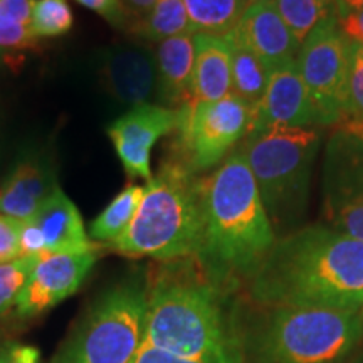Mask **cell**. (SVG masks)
<instances>
[{"mask_svg": "<svg viewBox=\"0 0 363 363\" xmlns=\"http://www.w3.org/2000/svg\"><path fill=\"white\" fill-rule=\"evenodd\" d=\"M353 40L342 33L337 13L311 30L296 65L315 108L316 125H340L350 118Z\"/></svg>", "mask_w": 363, "mask_h": 363, "instance_id": "cell-8", "label": "cell"}, {"mask_svg": "<svg viewBox=\"0 0 363 363\" xmlns=\"http://www.w3.org/2000/svg\"><path fill=\"white\" fill-rule=\"evenodd\" d=\"M44 240V252H86L94 251L86 234L78 207L57 189L30 217Z\"/></svg>", "mask_w": 363, "mask_h": 363, "instance_id": "cell-17", "label": "cell"}, {"mask_svg": "<svg viewBox=\"0 0 363 363\" xmlns=\"http://www.w3.org/2000/svg\"><path fill=\"white\" fill-rule=\"evenodd\" d=\"M230 34L256 54L269 72L296 61L301 48L279 16L274 0L251 4Z\"/></svg>", "mask_w": 363, "mask_h": 363, "instance_id": "cell-14", "label": "cell"}, {"mask_svg": "<svg viewBox=\"0 0 363 363\" xmlns=\"http://www.w3.org/2000/svg\"><path fill=\"white\" fill-rule=\"evenodd\" d=\"M202 239L201 180L184 163L172 162L148 180L133 220L111 246L125 256L174 261L197 257Z\"/></svg>", "mask_w": 363, "mask_h": 363, "instance_id": "cell-4", "label": "cell"}, {"mask_svg": "<svg viewBox=\"0 0 363 363\" xmlns=\"http://www.w3.org/2000/svg\"><path fill=\"white\" fill-rule=\"evenodd\" d=\"M337 128L355 135L357 138H360L363 142V120H353V118H350V120H345L343 123H340Z\"/></svg>", "mask_w": 363, "mask_h": 363, "instance_id": "cell-37", "label": "cell"}, {"mask_svg": "<svg viewBox=\"0 0 363 363\" xmlns=\"http://www.w3.org/2000/svg\"><path fill=\"white\" fill-rule=\"evenodd\" d=\"M130 363H201V362H194V360H187V358L175 357L169 352L158 350L155 347H150V345L143 343L142 348H140L138 353H136L135 358Z\"/></svg>", "mask_w": 363, "mask_h": 363, "instance_id": "cell-33", "label": "cell"}, {"mask_svg": "<svg viewBox=\"0 0 363 363\" xmlns=\"http://www.w3.org/2000/svg\"><path fill=\"white\" fill-rule=\"evenodd\" d=\"M363 337L360 313L331 308H272L246 338L251 363H342Z\"/></svg>", "mask_w": 363, "mask_h": 363, "instance_id": "cell-5", "label": "cell"}, {"mask_svg": "<svg viewBox=\"0 0 363 363\" xmlns=\"http://www.w3.org/2000/svg\"><path fill=\"white\" fill-rule=\"evenodd\" d=\"M74 13L67 0H35L33 33L35 38H59L72 29Z\"/></svg>", "mask_w": 363, "mask_h": 363, "instance_id": "cell-26", "label": "cell"}, {"mask_svg": "<svg viewBox=\"0 0 363 363\" xmlns=\"http://www.w3.org/2000/svg\"><path fill=\"white\" fill-rule=\"evenodd\" d=\"M135 33L145 39L162 43L177 35L195 34L184 0H158L152 11L135 26Z\"/></svg>", "mask_w": 363, "mask_h": 363, "instance_id": "cell-23", "label": "cell"}, {"mask_svg": "<svg viewBox=\"0 0 363 363\" xmlns=\"http://www.w3.org/2000/svg\"><path fill=\"white\" fill-rule=\"evenodd\" d=\"M251 294L261 305L358 311L363 305V242L328 225L276 239Z\"/></svg>", "mask_w": 363, "mask_h": 363, "instance_id": "cell-1", "label": "cell"}, {"mask_svg": "<svg viewBox=\"0 0 363 363\" xmlns=\"http://www.w3.org/2000/svg\"><path fill=\"white\" fill-rule=\"evenodd\" d=\"M148 293L128 281L103 293L59 348L52 363H130L143 345Z\"/></svg>", "mask_w": 363, "mask_h": 363, "instance_id": "cell-7", "label": "cell"}, {"mask_svg": "<svg viewBox=\"0 0 363 363\" xmlns=\"http://www.w3.org/2000/svg\"><path fill=\"white\" fill-rule=\"evenodd\" d=\"M313 125H316L315 108L296 61L272 69L261 101L252 108L246 136L272 130L311 128Z\"/></svg>", "mask_w": 363, "mask_h": 363, "instance_id": "cell-13", "label": "cell"}, {"mask_svg": "<svg viewBox=\"0 0 363 363\" xmlns=\"http://www.w3.org/2000/svg\"><path fill=\"white\" fill-rule=\"evenodd\" d=\"M195 34L227 35L246 12V0H184Z\"/></svg>", "mask_w": 363, "mask_h": 363, "instance_id": "cell-20", "label": "cell"}, {"mask_svg": "<svg viewBox=\"0 0 363 363\" xmlns=\"http://www.w3.org/2000/svg\"><path fill=\"white\" fill-rule=\"evenodd\" d=\"M320 145L318 130L288 128L246 136L240 147L274 233L296 224L305 214Z\"/></svg>", "mask_w": 363, "mask_h": 363, "instance_id": "cell-6", "label": "cell"}, {"mask_svg": "<svg viewBox=\"0 0 363 363\" xmlns=\"http://www.w3.org/2000/svg\"><path fill=\"white\" fill-rule=\"evenodd\" d=\"M338 24L342 33L348 39L353 40V43H363V9L338 17Z\"/></svg>", "mask_w": 363, "mask_h": 363, "instance_id": "cell-34", "label": "cell"}, {"mask_svg": "<svg viewBox=\"0 0 363 363\" xmlns=\"http://www.w3.org/2000/svg\"><path fill=\"white\" fill-rule=\"evenodd\" d=\"M203 239L199 261L214 283L249 279L276 242V233L242 150L201 180Z\"/></svg>", "mask_w": 363, "mask_h": 363, "instance_id": "cell-2", "label": "cell"}, {"mask_svg": "<svg viewBox=\"0 0 363 363\" xmlns=\"http://www.w3.org/2000/svg\"><path fill=\"white\" fill-rule=\"evenodd\" d=\"M94 262V251L39 254L34 269L16 301L19 316L43 315L72 296L93 269Z\"/></svg>", "mask_w": 363, "mask_h": 363, "instance_id": "cell-11", "label": "cell"}, {"mask_svg": "<svg viewBox=\"0 0 363 363\" xmlns=\"http://www.w3.org/2000/svg\"><path fill=\"white\" fill-rule=\"evenodd\" d=\"M358 313H360V320H362V326H363V305L360 306V310H358Z\"/></svg>", "mask_w": 363, "mask_h": 363, "instance_id": "cell-39", "label": "cell"}, {"mask_svg": "<svg viewBox=\"0 0 363 363\" xmlns=\"http://www.w3.org/2000/svg\"><path fill=\"white\" fill-rule=\"evenodd\" d=\"M177 125L179 108L148 103L131 108L108 128V136L130 179H152V150L162 136L175 131Z\"/></svg>", "mask_w": 363, "mask_h": 363, "instance_id": "cell-12", "label": "cell"}, {"mask_svg": "<svg viewBox=\"0 0 363 363\" xmlns=\"http://www.w3.org/2000/svg\"><path fill=\"white\" fill-rule=\"evenodd\" d=\"M59 189L52 170L43 163L24 160L0 189V214L27 220Z\"/></svg>", "mask_w": 363, "mask_h": 363, "instance_id": "cell-18", "label": "cell"}, {"mask_svg": "<svg viewBox=\"0 0 363 363\" xmlns=\"http://www.w3.org/2000/svg\"><path fill=\"white\" fill-rule=\"evenodd\" d=\"M227 39L233 48V93L254 108L264 94L269 71L261 59L233 34H227Z\"/></svg>", "mask_w": 363, "mask_h": 363, "instance_id": "cell-21", "label": "cell"}, {"mask_svg": "<svg viewBox=\"0 0 363 363\" xmlns=\"http://www.w3.org/2000/svg\"><path fill=\"white\" fill-rule=\"evenodd\" d=\"M143 343L201 363H247L246 338L214 281H158L148 294Z\"/></svg>", "mask_w": 363, "mask_h": 363, "instance_id": "cell-3", "label": "cell"}, {"mask_svg": "<svg viewBox=\"0 0 363 363\" xmlns=\"http://www.w3.org/2000/svg\"><path fill=\"white\" fill-rule=\"evenodd\" d=\"M321 195L328 227L363 242V142L348 131L337 128L326 143Z\"/></svg>", "mask_w": 363, "mask_h": 363, "instance_id": "cell-10", "label": "cell"}, {"mask_svg": "<svg viewBox=\"0 0 363 363\" xmlns=\"http://www.w3.org/2000/svg\"><path fill=\"white\" fill-rule=\"evenodd\" d=\"M38 256L0 262V316L16 306L17 298L33 272Z\"/></svg>", "mask_w": 363, "mask_h": 363, "instance_id": "cell-27", "label": "cell"}, {"mask_svg": "<svg viewBox=\"0 0 363 363\" xmlns=\"http://www.w3.org/2000/svg\"><path fill=\"white\" fill-rule=\"evenodd\" d=\"M252 106L230 93L217 101H189L179 108V145L190 172L208 170L247 135Z\"/></svg>", "mask_w": 363, "mask_h": 363, "instance_id": "cell-9", "label": "cell"}, {"mask_svg": "<svg viewBox=\"0 0 363 363\" xmlns=\"http://www.w3.org/2000/svg\"><path fill=\"white\" fill-rule=\"evenodd\" d=\"M194 103L217 101L233 93V48L227 35L194 34Z\"/></svg>", "mask_w": 363, "mask_h": 363, "instance_id": "cell-16", "label": "cell"}, {"mask_svg": "<svg viewBox=\"0 0 363 363\" xmlns=\"http://www.w3.org/2000/svg\"><path fill=\"white\" fill-rule=\"evenodd\" d=\"M350 118H353V120H363V48L360 43H353L350 74Z\"/></svg>", "mask_w": 363, "mask_h": 363, "instance_id": "cell-28", "label": "cell"}, {"mask_svg": "<svg viewBox=\"0 0 363 363\" xmlns=\"http://www.w3.org/2000/svg\"><path fill=\"white\" fill-rule=\"evenodd\" d=\"M157 89L165 104L180 108L192 99L194 34L177 35L157 45Z\"/></svg>", "mask_w": 363, "mask_h": 363, "instance_id": "cell-19", "label": "cell"}, {"mask_svg": "<svg viewBox=\"0 0 363 363\" xmlns=\"http://www.w3.org/2000/svg\"><path fill=\"white\" fill-rule=\"evenodd\" d=\"M0 363H43L40 352L35 347L12 343L0 348Z\"/></svg>", "mask_w": 363, "mask_h": 363, "instance_id": "cell-32", "label": "cell"}, {"mask_svg": "<svg viewBox=\"0 0 363 363\" xmlns=\"http://www.w3.org/2000/svg\"><path fill=\"white\" fill-rule=\"evenodd\" d=\"M360 44H362V48H363V43H360Z\"/></svg>", "mask_w": 363, "mask_h": 363, "instance_id": "cell-40", "label": "cell"}, {"mask_svg": "<svg viewBox=\"0 0 363 363\" xmlns=\"http://www.w3.org/2000/svg\"><path fill=\"white\" fill-rule=\"evenodd\" d=\"M44 252V240L39 229L30 219L22 220L21 225V257L39 256Z\"/></svg>", "mask_w": 363, "mask_h": 363, "instance_id": "cell-31", "label": "cell"}, {"mask_svg": "<svg viewBox=\"0 0 363 363\" xmlns=\"http://www.w3.org/2000/svg\"><path fill=\"white\" fill-rule=\"evenodd\" d=\"M143 194L145 187H140V185H128L123 192L118 194L110 206L91 222V238L101 242H115L133 220Z\"/></svg>", "mask_w": 363, "mask_h": 363, "instance_id": "cell-22", "label": "cell"}, {"mask_svg": "<svg viewBox=\"0 0 363 363\" xmlns=\"http://www.w3.org/2000/svg\"><path fill=\"white\" fill-rule=\"evenodd\" d=\"M0 348H2V347H0Z\"/></svg>", "mask_w": 363, "mask_h": 363, "instance_id": "cell-41", "label": "cell"}, {"mask_svg": "<svg viewBox=\"0 0 363 363\" xmlns=\"http://www.w3.org/2000/svg\"><path fill=\"white\" fill-rule=\"evenodd\" d=\"M256 2H264V0H246L247 7H249V6H251V4H256Z\"/></svg>", "mask_w": 363, "mask_h": 363, "instance_id": "cell-38", "label": "cell"}, {"mask_svg": "<svg viewBox=\"0 0 363 363\" xmlns=\"http://www.w3.org/2000/svg\"><path fill=\"white\" fill-rule=\"evenodd\" d=\"M337 17H343L350 12H357L363 9V0H335Z\"/></svg>", "mask_w": 363, "mask_h": 363, "instance_id": "cell-36", "label": "cell"}, {"mask_svg": "<svg viewBox=\"0 0 363 363\" xmlns=\"http://www.w3.org/2000/svg\"><path fill=\"white\" fill-rule=\"evenodd\" d=\"M274 6L299 44L318 24L337 13L335 0H274Z\"/></svg>", "mask_w": 363, "mask_h": 363, "instance_id": "cell-25", "label": "cell"}, {"mask_svg": "<svg viewBox=\"0 0 363 363\" xmlns=\"http://www.w3.org/2000/svg\"><path fill=\"white\" fill-rule=\"evenodd\" d=\"M123 6L126 7V11L138 13V16H145L152 11V7L155 6L158 0H121Z\"/></svg>", "mask_w": 363, "mask_h": 363, "instance_id": "cell-35", "label": "cell"}, {"mask_svg": "<svg viewBox=\"0 0 363 363\" xmlns=\"http://www.w3.org/2000/svg\"><path fill=\"white\" fill-rule=\"evenodd\" d=\"M104 88L128 106L148 104L157 89L155 56L145 48L120 45L106 52L101 67Z\"/></svg>", "mask_w": 363, "mask_h": 363, "instance_id": "cell-15", "label": "cell"}, {"mask_svg": "<svg viewBox=\"0 0 363 363\" xmlns=\"http://www.w3.org/2000/svg\"><path fill=\"white\" fill-rule=\"evenodd\" d=\"M21 225L22 220L0 214V262L21 257Z\"/></svg>", "mask_w": 363, "mask_h": 363, "instance_id": "cell-29", "label": "cell"}, {"mask_svg": "<svg viewBox=\"0 0 363 363\" xmlns=\"http://www.w3.org/2000/svg\"><path fill=\"white\" fill-rule=\"evenodd\" d=\"M35 0H0V51L38 48L33 33Z\"/></svg>", "mask_w": 363, "mask_h": 363, "instance_id": "cell-24", "label": "cell"}, {"mask_svg": "<svg viewBox=\"0 0 363 363\" xmlns=\"http://www.w3.org/2000/svg\"><path fill=\"white\" fill-rule=\"evenodd\" d=\"M79 6L98 13L115 27H123L128 22V11L121 0H76Z\"/></svg>", "mask_w": 363, "mask_h": 363, "instance_id": "cell-30", "label": "cell"}]
</instances>
